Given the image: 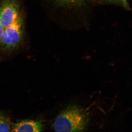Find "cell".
<instances>
[{"instance_id":"1","label":"cell","mask_w":132,"mask_h":132,"mask_svg":"<svg viewBox=\"0 0 132 132\" xmlns=\"http://www.w3.org/2000/svg\"><path fill=\"white\" fill-rule=\"evenodd\" d=\"M88 117L85 111L76 106H69L60 113L53 127L56 132H82L86 128Z\"/></svg>"},{"instance_id":"2","label":"cell","mask_w":132,"mask_h":132,"mask_svg":"<svg viewBox=\"0 0 132 132\" xmlns=\"http://www.w3.org/2000/svg\"><path fill=\"white\" fill-rule=\"evenodd\" d=\"M24 31L25 20L21 14L13 23L4 28L0 42V52L9 54L18 49L24 39Z\"/></svg>"},{"instance_id":"3","label":"cell","mask_w":132,"mask_h":132,"mask_svg":"<svg viewBox=\"0 0 132 132\" xmlns=\"http://www.w3.org/2000/svg\"><path fill=\"white\" fill-rule=\"evenodd\" d=\"M18 0H2L0 4V22L4 28L13 23L21 15Z\"/></svg>"},{"instance_id":"4","label":"cell","mask_w":132,"mask_h":132,"mask_svg":"<svg viewBox=\"0 0 132 132\" xmlns=\"http://www.w3.org/2000/svg\"><path fill=\"white\" fill-rule=\"evenodd\" d=\"M43 125L39 121L24 120L15 123L12 128L14 132H40L43 130Z\"/></svg>"},{"instance_id":"5","label":"cell","mask_w":132,"mask_h":132,"mask_svg":"<svg viewBox=\"0 0 132 132\" xmlns=\"http://www.w3.org/2000/svg\"><path fill=\"white\" fill-rule=\"evenodd\" d=\"M11 130L10 121L3 114L0 112V132L10 131Z\"/></svg>"},{"instance_id":"6","label":"cell","mask_w":132,"mask_h":132,"mask_svg":"<svg viewBox=\"0 0 132 132\" xmlns=\"http://www.w3.org/2000/svg\"><path fill=\"white\" fill-rule=\"evenodd\" d=\"M59 5L62 6H75L80 5L85 0H55Z\"/></svg>"},{"instance_id":"7","label":"cell","mask_w":132,"mask_h":132,"mask_svg":"<svg viewBox=\"0 0 132 132\" xmlns=\"http://www.w3.org/2000/svg\"><path fill=\"white\" fill-rule=\"evenodd\" d=\"M119 5L123 6L126 9L128 10L130 9L128 0H119Z\"/></svg>"},{"instance_id":"8","label":"cell","mask_w":132,"mask_h":132,"mask_svg":"<svg viewBox=\"0 0 132 132\" xmlns=\"http://www.w3.org/2000/svg\"><path fill=\"white\" fill-rule=\"evenodd\" d=\"M107 3H111V4H117L119 5V0H100Z\"/></svg>"},{"instance_id":"9","label":"cell","mask_w":132,"mask_h":132,"mask_svg":"<svg viewBox=\"0 0 132 132\" xmlns=\"http://www.w3.org/2000/svg\"><path fill=\"white\" fill-rule=\"evenodd\" d=\"M4 29V28L3 27V26L0 22V42H1V40L2 37V34Z\"/></svg>"}]
</instances>
